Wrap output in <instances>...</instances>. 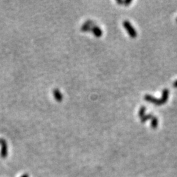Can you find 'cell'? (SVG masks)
<instances>
[{"label":"cell","instance_id":"2","mask_svg":"<svg viewBox=\"0 0 177 177\" xmlns=\"http://www.w3.org/2000/svg\"><path fill=\"white\" fill-rule=\"evenodd\" d=\"M0 145H1V150H0V156L1 158H6L8 155V146L7 142L3 139H0Z\"/></svg>","mask_w":177,"mask_h":177},{"label":"cell","instance_id":"5","mask_svg":"<svg viewBox=\"0 0 177 177\" xmlns=\"http://www.w3.org/2000/svg\"><path fill=\"white\" fill-rule=\"evenodd\" d=\"M53 96L55 99H56L58 102H61L63 99V96L61 92L58 89H55L53 90Z\"/></svg>","mask_w":177,"mask_h":177},{"label":"cell","instance_id":"9","mask_svg":"<svg viewBox=\"0 0 177 177\" xmlns=\"http://www.w3.org/2000/svg\"><path fill=\"white\" fill-rule=\"evenodd\" d=\"M173 87H177V80H176L175 82L173 83Z\"/></svg>","mask_w":177,"mask_h":177},{"label":"cell","instance_id":"4","mask_svg":"<svg viewBox=\"0 0 177 177\" xmlns=\"http://www.w3.org/2000/svg\"><path fill=\"white\" fill-rule=\"evenodd\" d=\"M91 30L92 31V32L94 34V35L97 37H100L102 34V31L101 29L96 25H94L92 26Z\"/></svg>","mask_w":177,"mask_h":177},{"label":"cell","instance_id":"7","mask_svg":"<svg viewBox=\"0 0 177 177\" xmlns=\"http://www.w3.org/2000/svg\"><path fill=\"white\" fill-rule=\"evenodd\" d=\"M152 118H153V115H152V113H150V114L145 115L143 116V117L141 118V121H142V123L146 122V121L148 120H150V119H152Z\"/></svg>","mask_w":177,"mask_h":177},{"label":"cell","instance_id":"1","mask_svg":"<svg viewBox=\"0 0 177 177\" xmlns=\"http://www.w3.org/2000/svg\"><path fill=\"white\" fill-rule=\"evenodd\" d=\"M124 28L126 29V30L127 31L128 34L130 35L132 38H135L137 36V32L133 25L131 24V22L128 20H125L123 23Z\"/></svg>","mask_w":177,"mask_h":177},{"label":"cell","instance_id":"10","mask_svg":"<svg viewBox=\"0 0 177 177\" xmlns=\"http://www.w3.org/2000/svg\"><path fill=\"white\" fill-rule=\"evenodd\" d=\"M20 177H29V175L28 174H24V175H22Z\"/></svg>","mask_w":177,"mask_h":177},{"label":"cell","instance_id":"11","mask_svg":"<svg viewBox=\"0 0 177 177\" xmlns=\"http://www.w3.org/2000/svg\"><path fill=\"white\" fill-rule=\"evenodd\" d=\"M176 22H177V18H176Z\"/></svg>","mask_w":177,"mask_h":177},{"label":"cell","instance_id":"3","mask_svg":"<svg viewBox=\"0 0 177 177\" xmlns=\"http://www.w3.org/2000/svg\"><path fill=\"white\" fill-rule=\"evenodd\" d=\"M144 99L146 100V101L152 102V103H153V104H155L157 106L162 105L163 104H164V103H165L164 102V100H163L162 99H156V98H154V97L151 96V95H150V94L145 95Z\"/></svg>","mask_w":177,"mask_h":177},{"label":"cell","instance_id":"8","mask_svg":"<svg viewBox=\"0 0 177 177\" xmlns=\"http://www.w3.org/2000/svg\"><path fill=\"white\" fill-rule=\"evenodd\" d=\"M146 109V107H144V106H142L141 108V109L139 110V115L140 116V117L142 118L144 115H145Z\"/></svg>","mask_w":177,"mask_h":177},{"label":"cell","instance_id":"6","mask_svg":"<svg viewBox=\"0 0 177 177\" xmlns=\"http://www.w3.org/2000/svg\"><path fill=\"white\" fill-rule=\"evenodd\" d=\"M158 125V120L156 117H153L151 121V126L153 129H156Z\"/></svg>","mask_w":177,"mask_h":177}]
</instances>
